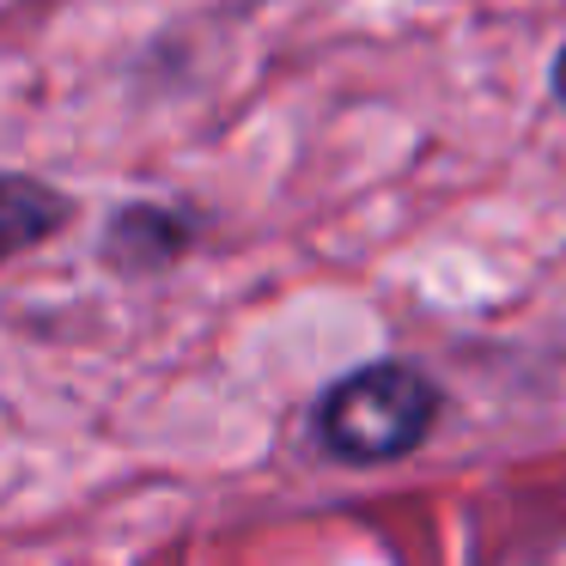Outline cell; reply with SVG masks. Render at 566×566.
Wrapping results in <instances>:
<instances>
[{
    "instance_id": "4",
    "label": "cell",
    "mask_w": 566,
    "mask_h": 566,
    "mask_svg": "<svg viewBox=\"0 0 566 566\" xmlns=\"http://www.w3.org/2000/svg\"><path fill=\"white\" fill-rule=\"evenodd\" d=\"M554 98H560V104H566V50H560V55H554Z\"/></svg>"
},
{
    "instance_id": "1",
    "label": "cell",
    "mask_w": 566,
    "mask_h": 566,
    "mask_svg": "<svg viewBox=\"0 0 566 566\" xmlns=\"http://www.w3.org/2000/svg\"><path fill=\"white\" fill-rule=\"evenodd\" d=\"M444 415V390L408 359H371L354 366L317 396L311 439L323 457L347 469H384L415 457Z\"/></svg>"
},
{
    "instance_id": "2",
    "label": "cell",
    "mask_w": 566,
    "mask_h": 566,
    "mask_svg": "<svg viewBox=\"0 0 566 566\" xmlns=\"http://www.w3.org/2000/svg\"><path fill=\"white\" fill-rule=\"evenodd\" d=\"M201 220L189 208H165V201H128V208L111 213L98 238V262L123 281H147V274H165L196 250Z\"/></svg>"
},
{
    "instance_id": "3",
    "label": "cell",
    "mask_w": 566,
    "mask_h": 566,
    "mask_svg": "<svg viewBox=\"0 0 566 566\" xmlns=\"http://www.w3.org/2000/svg\"><path fill=\"white\" fill-rule=\"evenodd\" d=\"M67 220H74V201H67L62 189H50L43 177L7 171L0 177V269L19 262L25 250L50 244Z\"/></svg>"
}]
</instances>
